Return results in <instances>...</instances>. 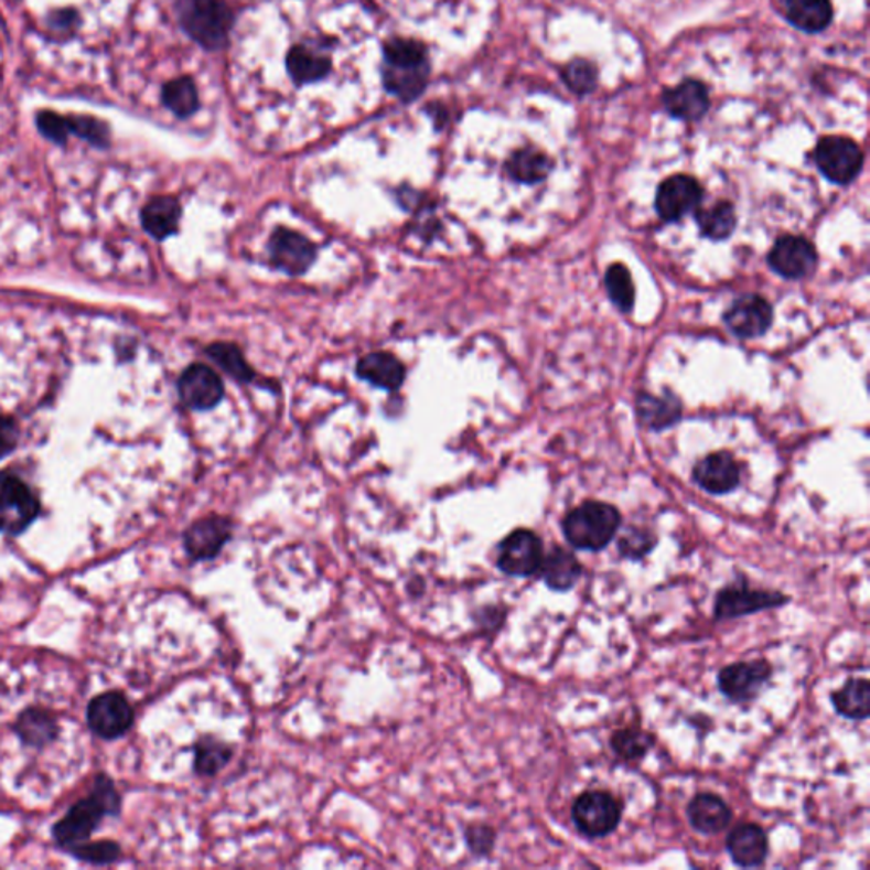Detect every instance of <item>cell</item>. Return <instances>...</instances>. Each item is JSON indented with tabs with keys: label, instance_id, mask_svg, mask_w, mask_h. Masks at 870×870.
<instances>
[{
	"label": "cell",
	"instance_id": "6da1fadb",
	"mask_svg": "<svg viewBox=\"0 0 870 870\" xmlns=\"http://www.w3.org/2000/svg\"><path fill=\"white\" fill-rule=\"evenodd\" d=\"M339 50L341 45L337 40H330L329 34L319 31L293 41V45L282 55V71L291 90L307 94L308 90H319L320 86L334 82L335 68L341 60Z\"/></svg>",
	"mask_w": 870,
	"mask_h": 870
},
{
	"label": "cell",
	"instance_id": "7a4b0ae2",
	"mask_svg": "<svg viewBox=\"0 0 870 870\" xmlns=\"http://www.w3.org/2000/svg\"><path fill=\"white\" fill-rule=\"evenodd\" d=\"M119 813H121V796L115 787V782L106 775H97L89 796L75 803L65 818L53 826V840L62 850L68 852L71 848L89 841L106 816H118Z\"/></svg>",
	"mask_w": 870,
	"mask_h": 870
},
{
	"label": "cell",
	"instance_id": "3957f363",
	"mask_svg": "<svg viewBox=\"0 0 870 870\" xmlns=\"http://www.w3.org/2000/svg\"><path fill=\"white\" fill-rule=\"evenodd\" d=\"M621 514L604 502H586L568 512L563 520V534L573 548L582 551H602L611 545L619 527Z\"/></svg>",
	"mask_w": 870,
	"mask_h": 870
},
{
	"label": "cell",
	"instance_id": "277c9868",
	"mask_svg": "<svg viewBox=\"0 0 870 870\" xmlns=\"http://www.w3.org/2000/svg\"><path fill=\"white\" fill-rule=\"evenodd\" d=\"M429 78V62L416 41L393 40L386 49V82L400 97L417 96Z\"/></svg>",
	"mask_w": 870,
	"mask_h": 870
},
{
	"label": "cell",
	"instance_id": "5b68a950",
	"mask_svg": "<svg viewBox=\"0 0 870 870\" xmlns=\"http://www.w3.org/2000/svg\"><path fill=\"white\" fill-rule=\"evenodd\" d=\"M179 21L193 40L216 50L225 43L234 15L223 0H182Z\"/></svg>",
	"mask_w": 870,
	"mask_h": 870
},
{
	"label": "cell",
	"instance_id": "8992f818",
	"mask_svg": "<svg viewBox=\"0 0 870 870\" xmlns=\"http://www.w3.org/2000/svg\"><path fill=\"white\" fill-rule=\"evenodd\" d=\"M40 515V502L30 486L14 474H0V534L19 536Z\"/></svg>",
	"mask_w": 870,
	"mask_h": 870
},
{
	"label": "cell",
	"instance_id": "52a82bcc",
	"mask_svg": "<svg viewBox=\"0 0 870 870\" xmlns=\"http://www.w3.org/2000/svg\"><path fill=\"white\" fill-rule=\"evenodd\" d=\"M578 830L589 838H604L617 828L623 818V806L612 794L589 791L574 801L571 809Z\"/></svg>",
	"mask_w": 870,
	"mask_h": 870
},
{
	"label": "cell",
	"instance_id": "ba28073f",
	"mask_svg": "<svg viewBox=\"0 0 870 870\" xmlns=\"http://www.w3.org/2000/svg\"><path fill=\"white\" fill-rule=\"evenodd\" d=\"M815 160L826 179L835 184H848L859 175L863 153L850 138L826 137L816 147Z\"/></svg>",
	"mask_w": 870,
	"mask_h": 870
},
{
	"label": "cell",
	"instance_id": "9c48e42d",
	"mask_svg": "<svg viewBox=\"0 0 870 870\" xmlns=\"http://www.w3.org/2000/svg\"><path fill=\"white\" fill-rule=\"evenodd\" d=\"M543 558L541 537L529 529H517L501 543L496 565L505 574L526 578L541 570Z\"/></svg>",
	"mask_w": 870,
	"mask_h": 870
},
{
	"label": "cell",
	"instance_id": "30bf717a",
	"mask_svg": "<svg viewBox=\"0 0 870 870\" xmlns=\"http://www.w3.org/2000/svg\"><path fill=\"white\" fill-rule=\"evenodd\" d=\"M133 722V708L122 694H100L87 706V724L103 740H118L131 730Z\"/></svg>",
	"mask_w": 870,
	"mask_h": 870
},
{
	"label": "cell",
	"instance_id": "8fae6325",
	"mask_svg": "<svg viewBox=\"0 0 870 870\" xmlns=\"http://www.w3.org/2000/svg\"><path fill=\"white\" fill-rule=\"evenodd\" d=\"M790 602V597L771 590H752L749 587H728L716 597V619H737L741 615L755 614L769 609L782 608Z\"/></svg>",
	"mask_w": 870,
	"mask_h": 870
},
{
	"label": "cell",
	"instance_id": "7c38bea8",
	"mask_svg": "<svg viewBox=\"0 0 870 870\" xmlns=\"http://www.w3.org/2000/svg\"><path fill=\"white\" fill-rule=\"evenodd\" d=\"M234 534V524L222 515H208L191 524L184 534L185 552L196 561L213 559L222 552Z\"/></svg>",
	"mask_w": 870,
	"mask_h": 870
},
{
	"label": "cell",
	"instance_id": "4fadbf2b",
	"mask_svg": "<svg viewBox=\"0 0 870 870\" xmlns=\"http://www.w3.org/2000/svg\"><path fill=\"white\" fill-rule=\"evenodd\" d=\"M771 675V665L762 659L734 663V665H728L727 668L719 672V690L734 702H747V700L755 699L759 696Z\"/></svg>",
	"mask_w": 870,
	"mask_h": 870
},
{
	"label": "cell",
	"instance_id": "5bb4252c",
	"mask_svg": "<svg viewBox=\"0 0 870 870\" xmlns=\"http://www.w3.org/2000/svg\"><path fill=\"white\" fill-rule=\"evenodd\" d=\"M182 404L193 410H210L223 400L222 378L206 364H193L182 373L178 383Z\"/></svg>",
	"mask_w": 870,
	"mask_h": 870
},
{
	"label": "cell",
	"instance_id": "9a60e30c",
	"mask_svg": "<svg viewBox=\"0 0 870 870\" xmlns=\"http://www.w3.org/2000/svg\"><path fill=\"white\" fill-rule=\"evenodd\" d=\"M702 201V187L690 175H672L656 193V212L665 222H677L694 212Z\"/></svg>",
	"mask_w": 870,
	"mask_h": 870
},
{
	"label": "cell",
	"instance_id": "2e32d148",
	"mask_svg": "<svg viewBox=\"0 0 870 870\" xmlns=\"http://www.w3.org/2000/svg\"><path fill=\"white\" fill-rule=\"evenodd\" d=\"M769 262L782 278L803 279L815 271L818 256L812 241L787 235L775 241L769 254Z\"/></svg>",
	"mask_w": 870,
	"mask_h": 870
},
{
	"label": "cell",
	"instance_id": "e0dca14e",
	"mask_svg": "<svg viewBox=\"0 0 870 870\" xmlns=\"http://www.w3.org/2000/svg\"><path fill=\"white\" fill-rule=\"evenodd\" d=\"M272 262L291 276L308 271L316 259V247L298 232L278 228L269 241Z\"/></svg>",
	"mask_w": 870,
	"mask_h": 870
},
{
	"label": "cell",
	"instance_id": "ac0fdd59",
	"mask_svg": "<svg viewBox=\"0 0 870 870\" xmlns=\"http://www.w3.org/2000/svg\"><path fill=\"white\" fill-rule=\"evenodd\" d=\"M14 734L24 749H52L62 734L58 718L49 709L28 708L15 718Z\"/></svg>",
	"mask_w": 870,
	"mask_h": 870
},
{
	"label": "cell",
	"instance_id": "d6986e66",
	"mask_svg": "<svg viewBox=\"0 0 870 870\" xmlns=\"http://www.w3.org/2000/svg\"><path fill=\"white\" fill-rule=\"evenodd\" d=\"M724 320H727L731 332L738 337L753 339L760 337L771 329L774 312L765 298L759 297V294H747L731 304Z\"/></svg>",
	"mask_w": 870,
	"mask_h": 870
},
{
	"label": "cell",
	"instance_id": "ffe728a7",
	"mask_svg": "<svg viewBox=\"0 0 870 870\" xmlns=\"http://www.w3.org/2000/svg\"><path fill=\"white\" fill-rule=\"evenodd\" d=\"M692 476L706 492L724 495L733 492L740 483V466L730 452H715L696 464Z\"/></svg>",
	"mask_w": 870,
	"mask_h": 870
},
{
	"label": "cell",
	"instance_id": "44dd1931",
	"mask_svg": "<svg viewBox=\"0 0 870 870\" xmlns=\"http://www.w3.org/2000/svg\"><path fill=\"white\" fill-rule=\"evenodd\" d=\"M728 852L740 867H759L769 853V838L755 823H741L728 837Z\"/></svg>",
	"mask_w": 870,
	"mask_h": 870
},
{
	"label": "cell",
	"instance_id": "7402d4cb",
	"mask_svg": "<svg viewBox=\"0 0 870 870\" xmlns=\"http://www.w3.org/2000/svg\"><path fill=\"white\" fill-rule=\"evenodd\" d=\"M690 825L699 834L715 835L727 830L733 813L724 799L711 793H700L687 807Z\"/></svg>",
	"mask_w": 870,
	"mask_h": 870
},
{
	"label": "cell",
	"instance_id": "603a6c76",
	"mask_svg": "<svg viewBox=\"0 0 870 870\" xmlns=\"http://www.w3.org/2000/svg\"><path fill=\"white\" fill-rule=\"evenodd\" d=\"M668 112L681 121H696L709 109L708 89L697 80H686L663 96Z\"/></svg>",
	"mask_w": 870,
	"mask_h": 870
},
{
	"label": "cell",
	"instance_id": "cb8c5ba5",
	"mask_svg": "<svg viewBox=\"0 0 870 870\" xmlns=\"http://www.w3.org/2000/svg\"><path fill=\"white\" fill-rule=\"evenodd\" d=\"M539 571H543V580L549 589L567 592L573 589L574 583L582 577L583 567L573 552L565 548H552L549 555L543 558Z\"/></svg>",
	"mask_w": 870,
	"mask_h": 870
},
{
	"label": "cell",
	"instance_id": "d4e9b609",
	"mask_svg": "<svg viewBox=\"0 0 870 870\" xmlns=\"http://www.w3.org/2000/svg\"><path fill=\"white\" fill-rule=\"evenodd\" d=\"M357 376L379 388L397 389L405 382V367L388 352H373L357 363Z\"/></svg>",
	"mask_w": 870,
	"mask_h": 870
},
{
	"label": "cell",
	"instance_id": "484cf974",
	"mask_svg": "<svg viewBox=\"0 0 870 870\" xmlns=\"http://www.w3.org/2000/svg\"><path fill=\"white\" fill-rule=\"evenodd\" d=\"M179 219H181V204L174 197H153L141 212L144 230L157 240L174 235L178 232Z\"/></svg>",
	"mask_w": 870,
	"mask_h": 870
},
{
	"label": "cell",
	"instance_id": "4316f807",
	"mask_svg": "<svg viewBox=\"0 0 870 870\" xmlns=\"http://www.w3.org/2000/svg\"><path fill=\"white\" fill-rule=\"evenodd\" d=\"M785 14L791 24L806 33H819L834 18L830 0H785Z\"/></svg>",
	"mask_w": 870,
	"mask_h": 870
},
{
	"label": "cell",
	"instance_id": "83f0119b",
	"mask_svg": "<svg viewBox=\"0 0 870 870\" xmlns=\"http://www.w3.org/2000/svg\"><path fill=\"white\" fill-rule=\"evenodd\" d=\"M838 715L853 721H862L870 715V686L866 678H850L831 696Z\"/></svg>",
	"mask_w": 870,
	"mask_h": 870
},
{
	"label": "cell",
	"instance_id": "f1b7e54d",
	"mask_svg": "<svg viewBox=\"0 0 870 870\" xmlns=\"http://www.w3.org/2000/svg\"><path fill=\"white\" fill-rule=\"evenodd\" d=\"M680 404L672 395H665L662 398L641 395L637 398V417L643 426L653 430L674 426L680 419Z\"/></svg>",
	"mask_w": 870,
	"mask_h": 870
},
{
	"label": "cell",
	"instance_id": "f546056e",
	"mask_svg": "<svg viewBox=\"0 0 870 870\" xmlns=\"http://www.w3.org/2000/svg\"><path fill=\"white\" fill-rule=\"evenodd\" d=\"M507 172L514 181L536 184L548 178L551 160L539 150L526 149L515 152L507 162Z\"/></svg>",
	"mask_w": 870,
	"mask_h": 870
},
{
	"label": "cell",
	"instance_id": "4dcf8cb0",
	"mask_svg": "<svg viewBox=\"0 0 870 870\" xmlns=\"http://www.w3.org/2000/svg\"><path fill=\"white\" fill-rule=\"evenodd\" d=\"M696 219L700 232L712 240H724L730 237L737 225L733 206L728 201H719L711 208L699 210Z\"/></svg>",
	"mask_w": 870,
	"mask_h": 870
},
{
	"label": "cell",
	"instance_id": "1f68e13d",
	"mask_svg": "<svg viewBox=\"0 0 870 870\" xmlns=\"http://www.w3.org/2000/svg\"><path fill=\"white\" fill-rule=\"evenodd\" d=\"M162 100L165 108L171 109L179 118H187L200 108L196 84L187 77L168 82L163 86Z\"/></svg>",
	"mask_w": 870,
	"mask_h": 870
},
{
	"label": "cell",
	"instance_id": "d6a6232c",
	"mask_svg": "<svg viewBox=\"0 0 870 870\" xmlns=\"http://www.w3.org/2000/svg\"><path fill=\"white\" fill-rule=\"evenodd\" d=\"M234 750L215 738H203L194 749V771L200 775H215L230 762Z\"/></svg>",
	"mask_w": 870,
	"mask_h": 870
},
{
	"label": "cell",
	"instance_id": "836d02e7",
	"mask_svg": "<svg viewBox=\"0 0 870 870\" xmlns=\"http://www.w3.org/2000/svg\"><path fill=\"white\" fill-rule=\"evenodd\" d=\"M208 356L225 370L226 375L238 382H250L254 378V369L237 345L223 344V342L210 345Z\"/></svg>",
	"mask_w": 870,
	"mask_h": 870
},
{
	"label": "cell",
	"instance_id": "e575fe53",
	"mask_svg": "<svg viewBox=\"0 0 870 870\" xmlns=\"http://www.w3.org/2000/svg\"><path fill=\"white\" fill-rule=\"evenodd\" d=\"M655 744V737L637 728H626L612 734L611 747L621 759L641 760Z\"/></svg>",
	"mask_w": 870,
	"mask_h": 870
},
{
	"label": "cell",
	"instance_id": "d590c367",
	"mask_svg": "<svg viewBox=\"0 0 870 870\" xmlns=\"http://www.w3.org/2000/svg\"><path fill=\"white\" fill-rule=\"evenodd\" d=\"M605 286H608L609 297L621 312L633 310L634 282L626 266L614 264L609 267L608 275H605Z\"/></svg>",
	"mask_w": 870,
	"mask_h": 870
},
{
	"label": "cell",
	"instance_id": "8d00e7d4",
	"mask_svg": "<svg viewBox=\"0 0 870 870\" xmlns=\"http://www.w3.org/2000/svg\"><path fill=\"white\" fill-rule=\"evenodd\" d=\"M68 130L99 149H106L109 144L108 125L100 119L90 116H68Z\"/></svg>",
	"mask_w": 870,
	"mask_h": 870
},
{
	"label": "cell",
	"instance_id": "74e56055",
	"mask_svg": "<svg viewBox=\"0 0 870 870\" xmlns=\"http://www.w3.org/2000/svg\"><path fill=\"white\" fill-rule=\"evenodd\" d=\"M67 853H71L75 859L84 860V862L94 863V866H108V863L116 862L121 856V848L115 841H97V844L78 845V847L71 848Z\"/></svg>",
	"mask_w": 870,
	"mask_h": 870
},
{
	"label": "cell",
	"instance_id": "f35d334b",
	"mask_svg": "<svg viewBox=\"0 0 870 870\" xmlns=\"http://www.w3.org/2000/svg\"><path fill=\"white\" fill-rule=\"evenodd\" d=\"M655 536L648 530L630 527L619 537L617 549L623 558L641 559L655 548Z\"/></svg>",
	"mask_w": 870,
	"mask_h": 870
},
{
	"label": "cell",
	"instance_id": "ab89813d",
	"mask_svg": "<svg viewBox=\"0 0 870 870\" xmlns=\"http://www.w3.org/2000/svg\"><path fill=\"white\" fill-rule=\"evenodd\" d=\"M36 125L43 137L49 138L53 143L64 144L71 135L67 116H60L56 112L41 111L36 116Z\"/></svg>",
	"mask_w": 870,
	"mask_h": 870
},
{
	"label": "cell",
	"instance_id": "60d3db41",
	"mask_svg": "<svg viewBox=\"0 0 870 870\" xmlns=\"http://www.w3.org/2000/svg\"><path fill=\"white\" fill-rule=\"evenodd\" d=\"M565 80L574 93L587 94L595 87L597 74L587 62H573L565 72Z\"/></svg>",
	"mask_w": 870,
	"mask_h": 870
},
{
	"label": "cell",
	"instance_id": "b9f144b4",
	"mask_svg": "<svg viewBox=\"0 0 870 870\" xmlns=\"http://www.w3.org/2000/svg\"><path fill=\"white\" fill-rule=\"evenodd\" d=\"M466 840L471 852L486 856L492 852L493 845H495V831L488 826H471L466 831Z\"/></svg>",
	"mask_w": 870,
	"mask_h": 870
},
{
	"label": "cell",
	"instance_id": "7bdbcfd3",
	"mask_svg": "<svg viewBox=\"0 0 870 870\" xmlns=\"http://www.w3.org/2000/svg\"><path fill=\"white\" fill-rule=\"evenodd\" d=\"M19 441V429L14 420L0 417V460L14 452Z\"/></svg>",
	"mask_w": 870,
	"mask_h": 870
}]
</instances>
